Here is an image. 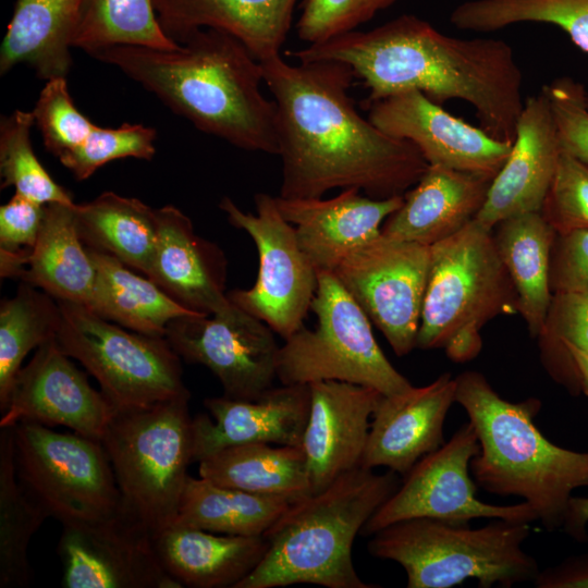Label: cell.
<instances>
[{"label": "cell", "mask_w": 588, "mask_h": 588, "mask_svg": "<svg viewBox=\"0 0 588 588\" xmlns=\"http://www.w3.org/2000/svg\"><path fill=\"white\" fill-rule=\"evenodd\" d=\"M277 106L281 159L279 197L320 198L334 188L365 195H404L429 163L409 140L363 118L350 96L353 70L338 61L289 63L280 54L260 61Z\"/></svg>", "instance_id": "1"}, {"label": "cell", "mask_w": 588, "mask_h": 588, "mask_svg": "<svg viewBox=\"0 0 588 588\" xmlns=\"http://www.w3.org/2000/svg\"><path fill=\"white\" fill-rule=\"evenodd\" d=\"M301 62L347 64L368 89V102L418 90L436 103L461 99L492 137L513 144L524 108L523 73L501 39L442 34L403 14L367 32L351 30L292 52Z\"/></svg>", "instance_id": "2"}, {"label": "cell", "mask_w": 588, "mask_h": 588, "mask_svg": "<svg viewBox=\"0 0 588 588\" xmlns=\"http://www.w3.org/2000/svg\"><path fill=\"white\" fill-rule=\"evenodd\" d=\"M90 57L119 69L197 130L278 156L275 102L262 94L260 61L234 36L203 28L175 49L122 45Z\"/></svg>", "instance_id": "3"}, {"label": "cell", "mask_w": 588, "mask_h": 588, "mask_svg": "<svg viewBox=\"0 0 588 588\" xmlns=\"http://www.w3.org/2000/svg\"><path fill=\"white\" fill-rule=\"evenodd\" d=\"M455 382V402L480 445L470 462L475 482L490 493L522 498L546 529L561 528L573 491L588 487V450L561 448L540 432L534 422L540 400L510 402L475 370L457 375Z\"/></svg>", "instance_id": "4"}, {"label": "cell", "mask_w": 588, "mask_h": 588, "mask_svg": "<svg viewBox=\"0 0 588 588\" xmlns=\"http://www.w3.org/2000/svg\"><path fill=\"white\" fill-rule=\"evenodd\" d=\"M396 475L357 467L321 491L292 501L264 534L268 549L262 560L234 588L377 587L358 576L352 549L356 535L397 489Z\"/></svg>", "instance_id": "5"}, {"label": "cell", "mask_w": 588, "mask_h": 588, "mask_svg": "<svg viewBox=\"0 0 588 588\" xmlns=\"http://www.w3.org/2000/svg\"><path fill=\"white\" fill-rule=\"evenodd\" d=\"M530 531V523L502 518L471 528L468 523L416 517L375 532L368 551L399 563L408 588H450L468 578L482 588L512 587L534 581L540 572L523 549Z\"/></svg>", "instance_id": "6"}, {"label": "cell", "mask_w": 588, "mask_h": 588, "mask_svg": "<svg viewBox=\"0 0 588 588\" xmlns=\"http://www.w3.org/2000/svg\"><path fill=\"white\" fill-rule=\"evenodd\" d=\"M430 250L416 347L442 348L453 362L464 363L479 354L480 330L488 321L518 313L517 293L493 229L475 219Z\"/></svg>", "instance_id": "7"}, {"label": "cell", "mask_w": 588, "mask_h": 588, "mask_svg": "<svg viewBox=\"0 0 588 588\" xmlns=\"http://www.w3.org/2000/svg\"><path fill=\"white\" fill-rule=\"evenodd\" d=\"M188 402L187 390L147 407L115 411L100 441L123 502L152 535L174 523L194 462Z\"/></svg>", "instance_id": "8"}, {"label": "cell", "mask_w": 588, "mask_h": 588, "mask_svg": "<svg viewBox=\"0 0 588 588\" xmlns=\"http://www.w3.org/2000/svg\"><path fill=\"white\" fill-rule=\"evenodd\" d=\"M310 310L317 317L316 328L302 327L279 347L275 371L282 384L338 380L383 395L413 387L385 357L371 321L332 272L318 273Z\"/></svg>", "instance_id": "9"}, {"label": "cell", "mask_w": 588, "mask_h": 588, "mask_svg": "<svg viewBox=\"0 0 588 588\" xmlns=\"http://www.w3.org/2000/svg\"><path fill=\"white\" fill-rule=\"evenodd\" d=\"M58 302L59 346L96 378L115 411L147 407L187 391L181 357L166 338L112 323L84 304Z\"/></svg>", "instance_id": "10"}, {"label": "cell", "mask_w": 588, "mask_h": 588, "mask_svg": "<svg viewBox=\"0 0 588 588\" xmlns=\"http://www.w3.org/2000/svg\"><path fill=\"white\" fill-rule=\"evenodd\" d=\"M19 479L62 525L95 520L122 502L100 441L21 421L12 427Z\"/></svg>", "instance_id": "11"}, {"label": "cell", "mask_w": 588, "mask_h": 588, "mask_svg": "<svg viewBox=\"0 0 588 588\" xmlns=\"http://www.w3.org/2000/svg\"><path fill=\"white\" fill-rule=\"evenodd\" d=\"M254 201L255 213L243 211L229 197L219 204L229 223L252 237L259 256L254 285L233 290L228 297L285 340L304 327L318 273L302 250L294 225L282 217L275 197L258 193Z\"/></svg>", "instance_id": "12"}, {"label": "cell", "mask_w": 588, "mask_h": 588, "mask_svg": "<svg viewBox=\"0 0 588 588\" xmlns=\"http://www.w3.org/2000/svg\"><path fill=\"white\" fill-rule=\"evenodd\" d=\"M430 255V246L380 234L332 271L400 357L416 347Z\"/></svg>", "instance_id": "13"}, {"label": "cell", "mask_w": 588, "mask_h": 588, "mask_svg": "<svg viewBox=\"0 0 588 588\" xmlns=\"http://www.w3.org/2000/svg\"><path fill=\"white\" fill-rule=\"evenodd\" d=\"M479 449L474 426L464 422L449 441L414 465L360 534L373 535L391 524L416 517L452 523H468L474 518L537 520L536 512L525 501L493 505L476 497L477 483L470 478L469 469Z\"/></svg>", "instance_id": "14"}, {"label": "cell", "mask_w": 588, "mask_h": 588, "mask_svg": "<svg viewBox=\"0 0 588 588\" xmlns=\"http://www.w3.org/2000/svg\"><path fill=\"white\" fill-rule=\"evenodd\" d=\"M62 526L57 552L63 587H182L163 568L151 530L123 500L105 517Z\"/></svg>", "instance_id": "15"}, {"label": "cell", "mask_w": 588, "mask_h": 588, "mask_svg": "<svg viewBox=\"0 0 588 588\" xmlns=\"http://www.w3.org/2000/svg\"><path fill=\"white\" fill-rule=\"evenodd\" d=\"M164 338L185 362L207 367L226 397L255 400L273 387L280 347L274 331L232 302L213 315L172 320Z\"/></svg>", "instance_id": "16"}, {"label": "cell", "mask_w": 588, "mask_h": 588, "mask_svg": "<svg viewBox=\"0 0 588 588\" xmlns=\"http://www.w3.org/2000/svg\"><path fill=\"white\" fill-rule=\"evenodd\" d=\"M0 412V428L34 421L101 441L115 409L53 338L20 369Z\"/></svg>", "instance_id": "17"}, {"label": "cell", "mask_w": 588, "mask_h": 588, "mask_svg": "<svg viewBox=\"0 0 588 588\" xmlns=\"http://www.w3.org/2000/svg\"><path fill=\"white\" fill-rule=\"evenodd\" d=\"M368 119L389 136L412 142L429 166L494 179L513 144L445 111L418 90L369 103Z\"/></svg>", "instance_id": "18"}, {"label": "cell", "mask_w": 588, "mask_h": 588, "mask_svg": "<svg viewBox=\"0 0 588 588\" xmlns=\"http://www.w3.org/2000/svg\"><path fill=\"white\" fill-rule=\"evenodd\" d=\"M310 408L302 448L310 493L360 467L370 418L382 396L373 388L338 380L313 382Z\"/></svg>", "instance_id": "19"}, {"label": "cell", "mask_w": 588, "mask_h": 588, "mask_svg": "<svg viewBox=\"0 0 588 588\" xmlns=\"http://www.w3.org/2000/svg\"><path fill=\"white\" fill-rule=\"evenodd\" d=\"M455 393V378L445 372L427 385L382 394L371 417L360 467L384 466L405 476L444 443V421Z\"/></svg>", "instance_id": "20"}, {"label": "cell", "mask_w": 588, "mask_h": 588, "mask_svg": "<svg viewBox=\"0 0 588 588\" xmlns=\"http://www.w3.org/2000/svg\"><path fill=\"white\" fill-rule=\"evenodd\" d=\"M210 413L193 418L194 462L222 449L246 443L301 445L306 428L308 384L271 387L255 400L207 397Z\"/></svg>", "instance_id": "21"}, {"label": "cell", "mask_w": 588, "mask_h": 588, "mask_svg": "<svg viewBox=\"0 0 588 588\" xmlns=\"http://www.w3.org/2000/svg\"><path fill=\"white\" fill-rule=\"evenodd\" d=\"M561 152L550 101L541 89L525 101L511 154L475 220L493 229L504 219L541 211Z\"/></svg>", "instance_id": "22"}, {"label": "cell", "mask_w": 588, "mask_h": 588, "mask_svg": "<svg viewBox=\"0 0 588 588\" xmlns=\"http://www.w3.org/2000/svg\"><path fill=\"white\" fill-rule=\"evenodd\" d=\"M275 200L319 273L332 272L348 253L378 237L382 223L402 206L404 196L377 199L350 187L328 199L275 196Z\"/></svg>", "instance_id": "23"}, {"label": "cell", "mask_w": 588, "mask_h": 588, "mask_svg": "<svg viewBox=\"0 0 588 588\" xmlns=\"http://www.w3.org/2000/svg\"><path fill=\"white\" fill-rule=\"evenodd\" d=\"M157 219L156 253L147 277L193 313L209 316L229 307L223 250L199 236L191 219L172 205L158 208Z\"/></svg>", "instance_id": "24"}, {"label": "cell", "mask_w": 588, "mask_h": 588, "mask_svg": "<svg viewBox=\"0 0 588 588\" xmlns=\"http://www.w3.org/2000/svg\"><path fill=\"white\" fill-rule=\"evenodd\" d=\"M75 204H47L34 246L20 253L0 252L2 278L19 279L58 301L89 306L96 268L82 242L75 219Z\"/></svg>", "instance_id": "25"}, {"label": "cell", "mask_w": 588, "mask_h": 588, "mask_svg": "<svg viewBox=\"0 0 588 588\" xmlns=\"http://www.w3.org/2000/svg\"><path fill=\"white\" fill-rule=\"evenodd\" d=\"M492 179L429 166L382 224L381 234L431 246L457 233L482 208Z\"/></svg>", "instance_id": "26"}, {"label": "cell", "mask_w": 588, "mask_h": 588, "mask_svg": "<svg viewBox=\"0 0 588 588\" xmlns=\"http://www.w3.org/2000/svg\"><path fill=\"white\" fill-rule=\"evenodd\" d=\"M298 0H152L168 37L180 44L203 28L225 32L262 61L280 54Z\"/></svg>", "instance_id": "27"}, {"label": "cell", "mask_w": 588, "mask_h": 588, "mask_svg": "<svg viewBox=\"0 0 588 588\" xmlns=\"http://www.w3.org/2000/svg\"><path fill=\"white\" fill-rule=\"evenodd\" d=\"M159 560L182 587L234 588L268 549L264 536L215 534L171 525L154 535Z\"/></svg>", "instance_id": "28"}, {"label": "cell", "mask_w": 588, "mask_h": 588, "mask_svg": "<svg viewBox=\"0 0 588 588\" xmlns=\"http://www.w3.org/2000/svg\"><path fill=\"white\" fill-rule=\"evenodd\" d=\"M85 0H16L0 49V73L26 64L45 81L66 77Z\"/></svg>", "instance_id": "29"}, {"label": "cell", "mask_w": 588, "mask_h": 588, "mask_svg": "<svg viewBox=\"0 0 588 588\" xmlns=\"http://www.w3.org/2000/svg\"><path fill=\"white\" fill-rule=\"evenodd\" d=\"M556 232L540 211L517 215L493 228L499 257L517 293V310L537 338L551 303L550 258Z\"/></svg>", "instance_id": "30"}, {"label": "cell", "mask_w": 588, "mask_h": 588, "mask_svg": "<svg viewBox=\"0 0 588 588\" xmlns=\"http://www.w3.org/2000/svg\"><path fill=\"white\" fill-rule=\"evenodd\" d=\"M199 477L238 490L296 500L310 494L302 445L246 443L199 462Z\"/></svg>", "instance_id": "31"}, {"label": "cell", "mask_w": 588, "mask_h": 588, "mask_svg": "<svg viewBox=\"0 0 588 588\" xmlns=\"http://www.w3.org/2000/svg\"><path fill=\"white\" fill-rule=\"evenodd\" d=\"M74 210L86 247L149 274L158 240L157 209L137 198L105 192L89 203L75 204Z\"/></svg>", "instance_id": "32"}, {"label": "cell", "mask_w": 588, "mask_h": 588, "mask_svg": "<svg viewBox=\"0 0 588 588\" xmlns=\"http://www.w3.org/2000/svg\"><path fill=\"white\" fill-rule=\"evenodd\" d=\"M96 268L89 306L102 318L128 330L164 338L168 324L193 313L164 293L148 277L132 271L118 258L88 248Z\"/></svg>", "instance_id": "33"}, {"label": "cell", "mask_w": 588, "mask_h": 588, "mask_svg": "<svg viewBox=\"0 0 588 588\" xmlns=\"http://www.w3.org/2000/svg\"><path fill=\"white\" fill-rule=\"evenodd\" d=\"M292 501L188 475L173 524L222 535L264 536Z\"/></svg>", "instance_id": "34"}, {"label": "cell", "mask_w": 588, "mask_h": 588, "mask_svg": "<svg viewBox=\"0 0 588 588\" xmlns=\"http://www.w3.org/2000/svg\"><path fill=\"white\" fill-rule=\"evenodd\" d=\"M47 517L19 479L12 427L0 428V588L29 586L28 544Z\"/></svg>", "instance_id": "35"}, {"label": "cell", "mask_w": 588, "mask_h": 588, "mask_svg": "<svg viewBox=\"0 0 588 588\" xmlns=\"http://www.w3.org/2000/svg\"><path fill=\"white\" fill-rule=\"evenodd\" d=\"M61 321L59 302L45 291L22 282L0 306V407L26 355L56 338Z\"/></svg>", "instance_id": "36"}, {"label": "cell", "mask_w": 588, "mask_h": 588, "mask_svg": "<svg viewBox=\"0 0 588 588\" xmlns=\"http://www.w3.org/2000/svg\"><path fill=\"white\" fill-rule=\"evenodd\" d=\"M175 49L156 16L152 0H85L72 47L89 56L113 46Z\"/></svg>", "instance_id": "37"}, {"label": "cell", "mask_w": 588, "mask_h": 588, "mask_svg": "<svg viewBox=\"0 0 588 588\" xmlns=\"http://www.w3.org/2000/svg\"><path fill=\"white\" fill-rule=\"evenodd\" d=\"M450 22L474 32L526 22L553 24L588 52V0H469L451 12Z\"/></svg>", "instance_id": "38"}, {"label": "cell", "mask_w": 588, "mask_h": 588, "mask_svg": "<svg viewBox=\"0 0 588 588\" xmlns=\"http://www.w3.org/2000/svg\"><path fill=\"white\" fill-rule=\"evenodd\" d=\"M32 111L14 110L0 122L1 188L13 186L15 193L41 205L75 204L35 155L30 130Z\"/></svg>", "instance_id": "39"}, {"label": "cell", "mask_w": 588, "mask_h": 588, "mask_svg": "<svg viewBox=\"0 0 588 588\" xmlns=\"http://www.w3.org/2000/svg\"><path fill=\"white\" fill-rule=\"evenodd\" d=\"M536 339L549 376L572 395H579L578 372L566 345L588 354V294L553 293Z\"/></svg>", "instance_id": "40"}, {"label": "cell", "mask_w": 588, "mask_h": 588, "mask_svg": "<svg viewBox=\"0 0 588 588\" xmlns=\"http://www.w3.org/2000/svg\"><path fill=\"white\" fill-rule=\"evenodd\" d=\"M156 130L143 124L124 123L115 128L95 125L78 146L58 157L77 181H84L106 163L137 158L151 160L156 154Z\"/></svg>", "instance_id": "41"}, {"label": "cell", "mask_w": 588, "mask_h": 588, "mask_svg": "<svg viewBox=\"0 0 588 588\" xmlns=\"http://www.w3.org/2000/svg\"><path fill=\"white\" fill-rule=\"evenodd\" d=\"M32 113L46 149L56 158L83 143L96 125L74 105L64 76L46 81Z\"/></svg>", "instance_id": "42"}, {"label": "cell", "mask_w": 588, "mask_h": 588, "mask_svg": "<svg viewBox=\"0 0 588 588\" xmlns=\"http://www.w3.org/2000/svg\"><path fill=\"white\" fill-rule=\"evenodd\" d=\"M540 212L556 234L588 229V164L562 150Z\"/></svg>", "instance_id": "43"}, {"label": "cell", "mask_w": 588, "mask_h": 588, "mask_svg": "<svg viewBox=\"0 0 588 588\" xmlns=\"http://www.w3.org/2000/svg\"><path fill=\"white\" fill-rule=\"evenodd\" d=\"M396 0H303L296 24L298 38L308 45L356 29Z\"/></svg>", "instance_id": "44"}, {"label": "cell", "mask_w": 588, "mask_h": 588, "mask_svg": "<svg viewBox=\"0 0 588 588\" xmlns=\"http://www.w3.org/2000/svg\"><path fill=\"white\" fill-rule=\"evenodd\" d=\"M546 93L562 150L588 164V95L585 86L568 77L542 87Z\"/></svg>", "instance_id": "45"}, {"label": "cell", "mask_w": 588, "mask_h": 588, "mask_svg": "<svg viewBox=\"0 0 588 588\" xmlns=\"http://www.w3.org/2000/svg\"><path fill=\"white\" fill-rule=\"evenodd\" d=\"M553 293L588 294V229L556 234L550 258Z\"/></svg>", "instance_id": "46"}, {"label": "cell", "mask_w": 588, "mask_h": 588, "mask_svg": "<svg viewBox=\"0 0 588 588\" xmlns=\"http://www.w3.org/2000/svg\"><path fill=\"white\" fill-rule=\"evenodd\" d=\"M45 215V205L17 193L0 207V252L20 253L37 241Z\"/></svg>", "instance_id": "47"}, {"label": "cell", "mask_w": 588, "mask_h": 588, "mask_svg": "<svg viewBox=\"0 0 588 588\" xmlns=\"http://www.w3.org/2000/svg\"><path fill=\"white\" fill-rule=\"evenodd\" d=\"M539 588H588V556H575L539 572L534 580Z\"/></svg>", "instance_id": "48"}, {"label": "cell", "mask_w": 588, "mask_h": 588, "mask_svg": "<svg viewBox=\"0 0 588 588\" xmlns=\"http://www.w3.org/2000/svg\"><path fill=\"white\" fill-rule=\"evenodd\" d=\"M588 524V497H572L562 528L576 541H586Z\"/></svg>", "instance_id": "49"}, {"label": "cell", "mask_w": 588, "mask_h": 588, "mask_svg": "<svg viewBox=\"0 0 588 588\" xmlns=\"http://www.w3.org/2000/svg\"><path fill=\"white\" fill-rule=\"evenodd\" d=\"M566 350L571 354L577 369L580 391L588 396V354L571 345H566Z\"/></svg>", "instance_id": "50"}]
</instances>
